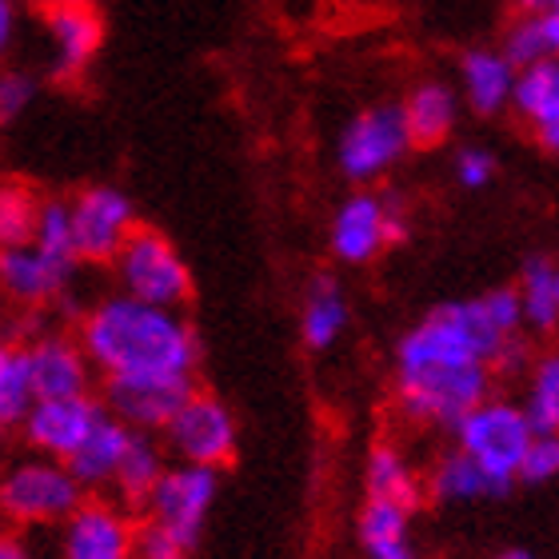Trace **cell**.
<instances>
[{
	"mask_svg": "<svg viewBox=\"0 0 559 559\" xmlns=\"http://www.w3.org/2000/svg\"><path fill=\"white\" fill-rule=\"evenodd\" d=\"M508 340L479 296L431 308L396 344L400 412L412 424L455 428L491 396V360Z\"/></svg>",
	"mask_w": 559,
	"mask_h": 559,
	"instance_id": "obj_1",
	"label": "cell"
},
{
	"mask_svg": "<svg viewBox=\"0 0 559 559\" xmlns=\"http://www.w3.org/2000/svg\"><path fill=\"white\" fill-rule=\"evenodd\" d=\"M81 348L93 372H105V380H192L200 364V340L180 308L140 304L124 292L96 300L84 312Z\"/></svg>",
	"mask_w": 559,
	"mask_h": 559,
	"instance_id": "obj_2",
	"label": "cell"
},
{
	"mask_svg": "<svg viewBox=\"0 0 559 559\" xmlns=\"http://www.w3.org/2000/svg\"><path fill=\"white\" fill-rule=\"evenodd\" d=\"M84 488L69 467L48 455H24L0 476V515L16 527H52L64 524Z\"/></svg>",
	"mask_w": 559,
	"mask_h": 559,
	"instance_id": "obj_3",
	"label": "cell"
},
{
	"mask_svg": "<svg viewBox=\"0 0 559 559\" xmlns=\"http://www.w3.org/2000/svg\"><path fill=\"white\" fill-rule=\"evenodd\" d=\"M412 221H408V204L396 197V192H352L344 204L332 216V228H328V248L340 264H372L376 257H384L388 248L408 240Z\"/></svg>",
	"mask_w": 559,
	"mask_h": 559,
	"instance_id": "obj_4",
	"label": "cell"
},
{
	"mask_svg": "<svg viewBox=\"0 0 559 559\" xmlns=\"http://www.w3.org/2000/svg\"><path fill=\"white\" fill-rule=\"evenodd\" d=\"M455 440H460V452L479 464L496 479V488L508 496L515 484V472H520V460H524L527 443H532V424H527L524 408L515 400H496L488 396L484 404L467 412L460 424H455Z\"/></svg>",
	"mask_w": 559,
	"mask_h": 559,
	"instance_id": "obj_5",
	"label": "cell"
},
{
	"mask_svg": "<svg viewBox=\"0 0 559 559\" xmlns=\"http://www.w3.org/2000/svg\"><path fill=\"white\" fill-rule=\"evenodd\" d=\"M112 264H117L120 292L140 304L185 308L188 296H192V272H188L185 257L156 228H136Z\"/></svg>",
	"mask_w": 559,
	"mask_h": 559,
	"instance_id": "obj_6",
	"label": "cell"
},
{
	"mask_svg": "<svg viewBox=\"0 0 559 559\" xmlns=\"http://www.w3.org/2000/svg\"><path fill=\"white\" fill-rule=\"evenodd\" d=\"M412 148L416 144L408 136L400 105H376L364 108L360 117H352L348 129L340 132L336 164L352 185H376V180H384L392 168L408 160Z\"/></svg>",
	"mask_w": 559,
	"mask_h": 559,
	"instance_id": "obj_7",
	"label": "cell"
},
{
	"mask_svg": "<svg viewBox=\"0 0 559 559\" xmlns=\"http://www.w3.org/2000/svg\"><path fill=\"white\" fill-rule=\"evenodd\" d=\"M221 496V472L200 464H173L164 467L156 488L148 491V524H160L164 532H173L180 544L197 548L200 532L209 524L212 503Z\"/></svg>",
	"mask_w": 559,
	"mask_h": 559,
	"instance_id": "obj_8",
	"label": "cell"
},
{
	"mask_svg": "<svg viewBox=\"0 0 559 559\" xmlns=\"http://www.w3.org/2000/svg\"><path fill=\"white\" fill-rule=\"evenodd\" d=\"M69 224L76 264H112L124 240L136 233V209L120 188L93 185L72 197Z\"/></svg>",
	"mask_w": 559,
	"mask_h": 559,
	"instance_id": "obj_9",
	"label": "cell"
},
{
	"mask_svg": "<svg viewBox=\"0 0 559 559\" xmlns=\"http://www.w3.org/2000/svg\"><path fill=\"white\" fill-rule=\"evenodd\" d=\"M164 440H168L180 464H200L221 472L236 455V416L224 400L209 396V392H192L176 408V416L164 424Z\"/></svg>",
	"mask_w": 559,
	"mask_h": 559,
	"instance_id": "obj_10",
	"label": "cell"
},
{
	"mask_svg": "<svg viewBox=\"0 0 559 559\" xmlns=\"http://www.w3.org/2000/svg\"><path fill=\"white\" fill-rule=\"evenodd\" d=\"M136 524L112 500L76 503V512L60 524V559H132Z\"/></svg>",
	"mask_w": 559,
	"mask_h": 559,
	"instance_id": "obj_11",
	"label": "cell"
},
{
	"mask_svg": "<svg viewBox=\"0 0 559 559\" xmlns=\"http://www.w3.org/2000/svg\"><path fill=\"white\" fill-rule=\"evenodd\" d=\"M105 416V404L84 392V396H60V400H36L28 416L21 419L24 443L33 448V455H48V460H69L81 440L96 428V419Z\"/></svg>",
	"mask_w": 559,
	"mask_h": 559,
	"instance_id": "obj_12",
	"label": "cell"
},
{
	"mask_svg": "<svg viewBox=\"0 0 559 559\" xmlns=\"http://www.w3.org/2000/svg\"><path fill=\"white\" fill-rule=\"evenodd\" d=\"M192 380H168V376H140V380H108L105 412L117 416L132 431H164L176 408L192 396Z\"/></svg>",
	"mask_w": 559,
	"mask_h": 559,
	"instance_id": "obj_13",
	"label": "cell"
},
{
	"mask_svg": "<svg viewBox=\"0 0 559 559\" xmlns=\"http://www.w3.org/2000/svg\"><path fill=\"white\" fill-rule=\"evenodd\" d=\"M76 276V260L48 257L45 248L21 245V248H0V292L16 304L40 308L64 296Z\"/></svg>",
	"mask_w": 559,
	"mask_h": 559,
	"instance_id": "obj_14",
	"label": "cell"
},
{
	"mask_svg": "<svg viewBox=\"0 0 559 559\" xmlns=\"http://www.w3.org/2000/svg\"><path fill=\"white\" fill-rule=\"evenodd\" d=\"M48 69L57 81H76L88 72V64L100 52L105 21L96 16L93 4H72V9H48Z\"/></svg>",
	"mask_w": 559,
	"mask_h": 559,
	"instance_id": "obj_15",
	"label": "cell"
},
{
	"mask_svg": "<svg viewBox=\"0 0 559 559\" xmlns=\"http://www.w3.org/2000/svg\"><path fill=\"white\" fill-rule=\"evenodd\" d=\"M24 360H28L36 400L84 396L93 388V364L84 356L81 340L40 336L33 348H24Z\"/></svg>",
	"mask_w": 559,
	"mask_h": 559,
	"instance_id": "obj_16",
	"label": "cell"
},
{
	"mask_svg": "<svg viewBox=\"0 0 559 559\" xmlns=\"http://www.w3.org/2000/svg\"><path fill=\"white\" fill-rule=\"evenodd\" d=\"M527 120V129L536 132L539 148H559V64L556 60H539L527 69H515L512 105Z\"/></svg>",
	"mask_w": 559,
	"mask_h": 559,
	"instance_id": "obj_17",
	"label": "cell"
},
{
	"mask_svg": "<svg viewBox=\"0 0 559 559\" xmlns=\"http://www.w3.org/2000/svg\"><path fill=\"white\" fill-rule=\"evenodd\" d=\"M515 69L500 48H467L460 60V96L476 117H500L512 105Z\"/></svg>",
	"mask_w": 559,
	"mask_h": 559,
	"instance_id": "obj_18",
	"label": "cell"
},
{
	"mask_svg": "<svg viewBox=\"0 0 559 559\" xmlns=\"http://www.w3.org/2000/svg\"><path fill=\"white\" fill-rule=\"evenodd\" d=\"M364 559H419L416 539H412V508L392 500H372L360 508L356 520Z\"/></svg>",
	"mask_w": 559,
	"mask_h": 559,
	"instance_id": "obj_19",
	"label": "cell"
},
{
	"mask_svg": "<svg viewBox=\"0 0 559 559\" xmlns=\"http://www.w3.org/2000/svg\"><path fill=\"white\" fill-rule=\"evenodd\" d=\"M129 436H132V428H124L117 416L105 412V416L96 419V428L81 440V448L64 460V467L76 476V484H81L84 491L108 488L112 476H117V464H120V455H124Z\"/></svg>",
	"mask_w": 559,
	"mask_h": 559,
	"instance_id": "obj_20",
	"label": "cell"
},
{
	"mask_svg": "<svg viewBox=\"0 0 559 559\" xmlns=\"http://www.w3.org/2000/svg\"><path fill=\"white\" fill-rule=\"evenodd\" d=\"M404 124H408L412 144H443L455 132V117H460V96L452 84L443 81H419L408 93V100L400 105Z\"/></svg>",
	"mask_w": 559,
	"mask_h": 559,
	"instance_id": "obj_21",
	"label": "cell"
},
{
	"mask_svg": "<svg viewBox=\"0 0 559 559\" xmlns=\"http://www.w3.org/2000/svg\"><path fill=\"white\" fill-rule=\"evenodd\" d=\"M515 296H520V316H524V328L548 336L559 324V264L556 257H536L524 260L520 269V284H515Z\"/></svg>",
	"mask_w": 559,
	"mask_h": 559,
	"instance_id": "obj_22",
	"label": "cell"
},
{
	"mask_svg": "<svg viewBox=\"0 0 559 559\" xmlns=\"http://www.w3.org/2000/svg\"><path fill=\"white\" fill-rule=\"evenodd\" d=\"M348 296L340 288L332 276H316L308 296H304V308H300V336L304 344L312 352H324L332 348L340 336H344V328H348Z\"/></svg>",
	"mask_w": 559,
	"mask_h": 559,
	"instance_id": "obj_23",
	"label": "cell"
},
{
	"mask_svg": "<svg viewBox=\"0 0 559 559\" xmlns=\"http://www.w3.org/2000/svg\"><path fill=\"white\" fill-rule=\"evenodd\" d=\"M164 467H168L164 464V443L152 431H132L108 488H117L120 503H144Z\"/></svg>",
	"mask_w": 559,
	"mask_h": 559,
	"instance_id": "obj_24",
	"label": "cell"
},
{
	"mask_svg": "<svg viewBox=\"0 0 559 559\" xmlns=\"http://www.w3.org/2000/svg\"><path fill=\"white\" fill-rule=\"evenodd\" d=\"M364 484H368V496L372 500H392V503H404L416 512L419 503V476L416 467L408 464V455L392 448V443H376L372 452H368V464H364Z\"/></svg>",
	"mask_w": 559,
	"mask_h": 559,
	"instance_id": "obj_25",
	"label": "cell"
},
{
	"mask_svg": "<svg viewBox=\"0 0 559 559\" xmlns=\"http://www.w3.org/2000/svg\"><path fill=\"white\" fill-rule=\"evenodd\" d=\"M559 48V12H520L508 33H503L500 52L512 60V69H527L539 60H556Z\"/></svg>",
	"mask_w": 559,
	"mask_h": 559,
	"instance_id": "obj_26",
	"label": "cell"
},
{
	"mask_svg": "<svg viewBox=\"0 0 559 559\" xmlns=\"http://www.w3.org/2000/svg\"><path fill=\"white\" fill-rule=\"evenodd\" d=\"M428 488L440 503H476V500H496V496H503V491L496 488V479L479 464H472L460 448L448 452L440 464H436Z\"/></svg>",
	"mask_w": 559,
	"mask_h": 559,
	"instance_id": "obj_27",
	"label": "cell"
},
{
	"mask_svg": "<svg viewBox=\"0 0 559 559\" xmlns=\"http://www.w3.org/2000/svg\"><path fill=\"white\" fill-rule=\"evenodd\" d=\"M532 424L536 436H556L559 428V360L556 352L551 356H539L527 372V400L520 404Z\"/></svg>",
	"mask_w": 559,
	"mask_h": 559,
	"instance_id": "obj_28",
	"label": "cell"
},
{
	"mask_svg": "<svg viewBox=\"0 0 559 559\" xmlns=\"http://www.w3.org/2000/svg\"><path fill=\"white\" fill-rule=\"evenodd\" d=\"M40 200L21 180H0V248H21L33 240Z\"/></svg>",
	"mask_w": 559,
	"mask_h": 559,
	"instance_id": "obj_29",
	"label": "cell"
},
{
	"mask_svg": "<svg viewBox=\"0 0 559 559\" xmlns=\"http://www.w3.org/2000/svg\"><path fill=\"white\" fill-rule=\"evenodd\" d=\"M36 404L33 376H28V360L24 348H9L0 360V428H21V419Z\"/></svg>",
	"mask_w": 559,
	"mask_h": 559,
	"instance_id": "obj_30",
	"label": "cell"
},
{
	"mask_svg": "<svg viewBox=\"0 0 559 559\" xmlns=\"http://www.w3.org/2000/svg\"><path fill=\"white\" fill-rule=\"evenodd\" d=\"M28 245L45 248L48 257L76 260V252H72L69 204H64V200H40V209H36V228H33V240H28Z\"/></svg>",
	"mask_w": 559,
	"mask_h": 559,
	"instance_id": "obj_31",
	"label": "cell"
},
{
	"mask_svg": "<svg viewBox=\"0 0 559 559\" xmlns=\"http://www.w3.org/2000/svg\"><path fill=\"white\" fill-rule=\"evenodd\" d=\"M40 84H36L33 72L24 69H0V129H9L33 108Z\"/></svg>",
	"mask_w": 559,
	"mask_h": 559,
	"instance_id": "obj_32",
	"label": "cell"
},
{
	"mask_svg": "<svg viewBox=\"0 0 559 559\" xmlns=\"http://www.w3.org/2000/svg\"><path fill=\"white\" fill-rule=\"evenodd\" d=\"M556 476H559V440L556 436H532L524 460H520V472H515V484L544 488Z\"/></svg>",
	"mask_w": 559,
	"mask_h": 559,
	"instance_id": "obj_33",
	"label": "cell"
},
{
	"mask_svg": "<svg viewBox=\"0 0 559 559\" xmlns=\"http://www.w3.org/2000/svg\"><path fill=\"white\" fill-rule=\"evenodd\" d=\"M452 173H455V180H460V188L479 192V188H488L491 180H496V156H491V148L467 144V148L455 152Z\"/></svg>",
	"mask_w": 559,
	"mask_h": 559,
	"instance_id": "obj_34",
	"label": "cell"
},
{
	"mask_svg": "<svg viewBox=\"0 0 559 559\" xmlns=\"http://www.w3.org/2000/svg\"><path fill=\"white\" fill-rule=\"evenodd\" d=\"M192 548L180 544L173 532H164L160 524H144L136 527V539H132V559H188Z\"/></svg>",
	"mask_w": 559,
	"mask_h": 559,
	"instance_id": "obj_35",
	"label": "cell"
},
{
	"mask_svg": "<svg viewBox=\"0 0 559 559\" xmlns=\"http://www.w3.org/2000/svg\"><path fill=\"white\" fill-rule=\"evenodd\" d=\"M16 28H21V9L16 0H0V60L9 57L16 45Z\"/></svg>",
	"mask_w": 559,
	"mask_h": 559,
	"instance_id": "obj_36",
	"label": "cell"
},
{
	"mask_svg": "<svg viewBox=\"0 0 559 559\" xmlns=\"http://www.w3.org/2000/svg\"><path fill=\"white\" fill-rule=\"evenodd\" d=\"M0 559H33V551H28V544L21 536L0 532Z\"/></svg>",
	"mask_w": 559,
	"mask_h": 559,
	"instance_id": "obj_37",
	"label": "cell"
},
{
	"mask_svg": "<svg viewBox=\"0 0 559 559\" xmlns=\"http://www.w3.org/2000/svg\"><path fill=\"white\" fill-rule=\"evenodd\" d=\"M559 0H515V9L520 12H556Z\"/></svg>",
	"mask_w": 559,
	"mask_h": 559,
	"instance_id": "obj_38",
	"label": "cell"
},
{
	"mask_svg": "<svg viewBox=\"0 0 559 559\" xmlns=\"http://www.w3.org/2000/svg\"><path fill=\"white\" fill-rule=\"evenodd\" d=\"M496 559H539L536 551H527V548H508V551H500Z\"/></svg>",
	"mask_w": 559,
	"mask_h": 559,
	"instance_id": "obj_39",
	"label": "cell"
},
{
	"mask_svg": "<svg viewBox=\"0 0 559 559\" xmlns=\"http://www.w3.org/2000/svg\"><path fill=\"white\" fill-rule=\"evenodd\" d=\"M45 9H72V4H93V0H40Z\"/></svg>",
	"mask_w": 559,
	"mask_h": 559,
	"instance_id": "obj_40",
	"label": "cell"
},
{
	"mask_svg": "<svg viewBox=\"0 0 559 559\" xmlns=\"http://www.w3.org/2000/svg\"><path fill=\"white\" fill-rule=\"evenodd\" d=\"M4 352H9V344H0V360H4Z\"/></svg>",
	"mask_w": 559,
	"mask_h": 559,
	"instance_id": "obj_41",
	"label": "cell"
}]
</instances>
